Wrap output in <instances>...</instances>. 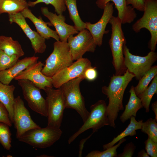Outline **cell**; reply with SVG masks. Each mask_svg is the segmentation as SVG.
<instances>
[{
	"mask_svg": "<svg viewBox=\"0 0 157 157\" xmlns=\"http://www.w3.org/2000/svg\"><path fill=\"white\" fill-rule=\"evenodd\" d=\"M8 17L10 23H14L17 24L29 39L35 53H42L45 51L46 48V39L30 28L21 12L8 15Z\"/></svg>",
	"mask_w": 157,
	"mask_h": 157,
	"instance_id": "5bb4252c",
	"label": "cell"
},
{
	"mask_svg": "<svg viewBox=\"0 0 157 157\" xmlns=\"http://www.w3.org/2000/svg\"><path fill=\"white\" fill-rule=\"evenodd\" d=\"M130 123L127 127L117 136L114 137L110 142L103 145L104 150L114 146L121 139L128 136H133L136 134V130L141 129L143 120L137 121L134 116L130 118Z\"/></svg>",
	"mask_w": 157,
	"mask_h": 157,
	"instance_id": "cb8c5ba5",
	"label": "cell"
},
{
	"mask_svg": "<svg viewBox=\"0 0 157 157\" xmlns=\"http://www.w3.org/2000/svg\"><path fill=\"white\" fill-rule=\"evenodd\" d=\"M0 122L4 123L11 126L12 123L9 117L8 112L5 107L0 102Z\"/></svg>",
	"mask_w": 157,
	"mask_h": 157,
	"instance_id": "e575fe53",
	"label": "cell"
},
{
	"mask_svg": "<svg viewBox=\"0 0 157 157\" xmlns=\"http://www.w3.org/2000/svg\"><path fill=\"white\" fill-rule=\"evenodd\" d=\"M109 23L111 25V34L109 41L113 58L112 64L115 71V75L123 74L127 69L124 65L123 48L126 40L122 28V22L119 18L113 16Z\"/></svg>",
	"mask_w": 157,
	"mask_h": 157,
	"instance_id": "7a4b0ae2",
	"label": "cell"
},
{
	"mask_svg": "<svg viewBox=\"0 0 157 157\" xmlns=\"http://www.w3.org/2000/svg\"><path fill=\"white\" fill-rule=\"evenodd\" d=\"M142 17L132 26L136 33L143 28L149 31L151 39L148 47L151 51H155L157 44V0H146Z\"/></svg>",
	"mask_w": 157,
	"mask_h": 157,
	"instance_id": "8992f818",
	"label": "cell"
},
{
	"mask_svg": "<svg viewBox=\"0 0 157 157\" xmlns=\"http://www.w3.org/2000/svg\"><path fill=\"white\" fill-rule=\"evenodd\" d=\"M126 0H97L96 2L100 8L103 9L108 2L111 1L115 5L118 11L117 17L121 20L122 24H130L137 17L134 9L131 6L127 5Z\"/></svg>",
	"mask_w": 157,
	"mask_h": 157,
	"instance_id": "d6986e66",
	"label": "cell"
},
{
	"mask_svg": "<svg viewBox=\"0 0 157 157\" xmlns=\"http://www.w3.org/2000/svg\"><path fill=\"white\" fill-rule=\"evenodd\" d=\"M39 57L33 56L19 60L9 68L0 71V82L9 85L19 73L31 65L37 62Z\"/></svg>",
	"mask_w": 157,
	"mask_h": 157,
	"instance_id": "ac0fdd59",
	"label": "cell"
},
{
	"mask_svg": "<svg viewBox=\"0 0 157 157\" xmlns=\"http://www.w3.org/2000/svg\"><path fill=\"white\" fill-rule=\"evenodd\" d=\"M84 79L83 76H81L65 83L60 87L64 96L65 108L75 110L83 122L90 113L86 108L84 99L80 88V83Z\"/></svg>",
	"mask_w": 157,
	"mask_h": 157,
	"instance_id": "277c9868",
	"label": "cell"
},
{
	"mask_svg": "<svg viewBox=\"0 0 157 157\" xmlns=\"http://www.w3.org/2000/svg\"><path fill=\"white\" fill-rule=\"evenodd\" d=\"M105 101L99 100L90 107V112L83 124L78 130L72 135L68 140L69 144L73 142L80 134L90 129L94 133L105 126H109Z\"/></svg>",
	"mask_w": 157,
	"mask_h": 157,
	"instance_id": "ba28073f",
	"label": "cell"
},
{
	"mask_svg": "<svg viewBox=\"0 0 157 157\" xmlns=\"http://www.w3.org/2000/svg\"><path fill=\"white\" fill-rule=\"evenodd\" d=\"M13 123L16 129L18 139L29 130L40 127L32 119L23 101L19 96L15 99Z\"/></svg>",
	"mask_w": 157,
	"mask_h": 157,
	"instance_id": "7c38bea8",
	"label": "cell"
},
{
	"mask_svg": "<svg viewBox=\"0 0 157 157\" xmlns=\"http://www.w3.org/2000/svg\"><path fill=\"white\" fill-rule=\"evenodd\" d=\"M0 50L9 56H16L19 58L24 54L18 41L4 35H0Z\"/></svg>",
	"mask_w": 157,
	"mask_h": 157,
	"instance_id": "603a6c76",
	"label": "cell"
},
{
	"mask_svg": "<svg viewBox=\"0 0 157 157\" xmlns=\"http://www.w3.org/2000/svg\"><path fill=\"white\" fill-rule=\"evenodd\" d=\"M41 10L42 14L49 19L52 25L55 28L60 41L67 42L70 35L79 32L74 26L65 22V18L63 14L57 15L56 13L50 12L46 7H42Z\"/></svg>",
	"mask_w": 157,
	"mask_h": 157,
	"instance_id": "e0dca14e",
	"label": "cell"
},
{
	"mask_svg": "<svg viewBox=\"0 0 157 157\" xmlns=\"http://www.w3.org/2000/svg\"><path fill=\"white\" fill-rule=\"evenodd\" d=\"M97 76V72L96 67H93L92 66L87 68L83 74L84 79L89 81H92L95 80Z\"/></svg>",
	"mask_w": 157,
	"mask_h": 157,
	"instance_id": "8d00e7d4",
	"label": "cell"
},
{
	"mask_svg": "<svg viewBox=\"0 0 157 157\" xmlns=\"http://www.w3.org/2000/svg\"><path fill=\"white\" fill-rule=\"evenodd\" d=\"M146 0H126L127 5H131L134 9L143 12Z\"/></svg>",
	"mask_w": 157,
	"mask_h": 157,
	"instance_id": "74e56055",
	"label": "cell"
},
{
	"mask_svg": "<svg viewBox=\"0 0 157 157\" xmlns=\"http://www.w3.org/2000/svg\"><path fill=\"white\" fill-rule=\"evenodd\" d=\"M129 92L130 96L129 101L125 106L124 111L120 117L121 121L123 123L130 119L131 116L135 117L138 111L143 107L140 99L135 92L133 85L131 87Z\"/></svg>",
	"mask_w": 157,
	"mask_h": 157,
	"instance_id": "7402d4cb",
	"label": "cell"
},
{
	"mask_svg": "<svg viewBox=\"0 0 157 157\" xmlns=\"http://www.w3.org/2000/svg\"><path fill=\"white\" fill-rule=\"evenodd\" d=\"M157 93V75L153 78L150 85L139 95L143 107L146 113L149 111L151 101L154 95Z\"/></svg>",
	"mask_w": 157,
	"mask_h": 157,
	"instance_id": "4316f807",
	"label": "cell"
},
{
	"mask_svg": "<svg viewBox=\"0 0 157 157\" xmlns=\"http://www.w3.org/2000/svg\"><path fill=\"white\" fill-rule=\"evenodd\" d=\"M147 153L151 157H157V142L152 140L149 138L144 142Z\"/></svg>",
	"mask_w": 157,
	"mask_h": 157,
	"instance_id": "836d02e7",
	"label": "cell"
},
{
	"mask_svg": "<svg viewBox=\"0 0 157 157\" xmlns=\"http://www.w3.org/2000/svg\"><path fill=\"white\" fill-rule=\"evenodd\" d=\"M138 157H149V156L147 152H146L144 149H142L138 153Z\"/></svg>",
	"mask_w": 157,
	"mask_h": 157,
	"instance_id": "ab89813d",
	"label": "cell"
},
{
	"mask_svg": "<svg viewBox=\"0 0 157 157\" xmlns=\"http://www.w3.org/2000/svg\"><path fill=\"white\" fill-rule=\"evenodd\" d=\"M15 88V87L13 85L5 84L0 82V102L6 109L10 119L12 123L15 99L14 92Z\"/></svg>",
	"mask_w": 157,
	"mask_h": 157,
	"instance_id": "44dd1931",
	"label": "cell"
},
{
	"mask_svg": "<svg viewBox=\"0 0 157 157\" xmlns=\"http://www.w3.org/2000/svg\"><path fill=\"white\" fill-rule=\"evenodd\" d=\"M69 12V17L78 31L85 29L86 23L83 22L79 15L76 5V0H64Z\"/></svg>",
	"mask_w": 157,
	"mask_h": 157,
	"instance_id": "484cf974",
	"label": "cell"
},
{
	"mask_svg": "<svg viewBox=\"0 0 157 157\" xmlns=\"http://www.w3.org/2000/svg\"><path fill=\"white\" fill-rule=\"evenodd\" d=\"M21 13L25 18L29 19L34 24L37 32L45 39L53 38L56 41L60 40V39L56 31H54L48 26L47 24L52 25L49 23L44 22L41 17L38 18L32 13L28 8L22 11Z\"/></svg>",
	"mask_w": 157,
	"mask_h": 157,
	"instance_id": "ffe728a7",
	"label": "cell"
},
{
	"mask_svg": "<svg viewBox=\"0 0 157 157\" xmlns=\"http://www.w3.org/2000/svg\"><path fill=\"white\" fill-rule=\"evenodd\" d=\"M44 90L47 95V126L60 128L66 108L62 90L60 88L47 87Z\"/></svg>",
	"mask_w": 157,
	"mask_h": 157,
	"instance_id": "52a82bcc",
	"label": "cell"
},
{
	"mask_svg": "<svg viewBox=\"0 0 157 157\" xmlns=\"http://www.w3.org/2000/svg\"><path fill=\"white\" fill-rule=\"evenodd\" d=\"M67 41L73 61L82 58L87 52H94L97 46L91 34L86 29L75 36L70 35Z\"/></svg>",
	"mask_w": 157,
	"mask_h": 157,
	"instance_id": "8fae6325",
	"label": "cell"
},
{
	"mask_svg": "<svg viewBox=\"0 0 157 157\" xmlns=\"http://www.w3.org/2000/svg\"><path fill=\"white\" fill-rule=\"evenodd\" d=\"M124 138L120 140L118 144L115 145L104 150L100 151L94 150L88 153L86 157H117V150L122 143L126 141Z\"/></svg>",
	"mask_w": 157,
	"mask_h": 157,
	"instance_id": "f546056e",
	"label": "cell"
},
{
	"mask_svg": "<svg viewBox=\"0 0 157 157\" xmlns=\"http://www.w3.org/2000/svg\"><path fill=\"white\" fill-rule=\"evenodd\" d=\"M62 134L60 128L47 126L44 128L29 130L18 140L34 147L44 149L53 145L60 138Z\"/></svg>",
	"mask_w": 157,
	"mask_h": 157,
	"instance_id": "5b68a950",
	"label": "cell"
},
{
	"mask_svg": "<svg viewBox=\"0 0 157 157\" xmlns=\"http://www.w3.org/2000/svg\"><path fill=\"white\" fill-rule=\"evenodd\" d=\"M135 76L127 70L123 75L114 74L108 86L102 88V92L107 96L109 102L106 107L109 126L115 127V121L118 113L124 109L123 99L125 89Z\"/></svg>",
	"mask_w": 157,
	"mask_h": 157,
	"instance_id": "6da1fadb",
	"label": "cell"
},
{
	"mask_svg": "<svg viewBox=\"0 0 157 157\" xmlns=\"http://www.w3.org/2000/svg\"><path fill=\"white\" fill-rule=\"evenodd\" d=\"M157 75V66H152L139 80L138 85L134 87L135 92L137 96L140 94L148 87L149 83Z\"/></svg>",
	"mask_w": 157,
	"mask_h": 157,
	"instance_id": "83f0119b",
	"label": "cell"
},
{
	"mask_svg": "<svg viewBox=\"0 0 157 157\" xmlns=\"http://www.w3.org/2000/svg\"><path fill=\"white\" fill-rule=\"evenodd\" d=\"M152 110L155 114V119L157 122V102L155 101L152 104Z\"/></svg>",
	"mask_w": 157,
	"mask_h": 157,
	"instance_id": "f35d334b",
	"label": "cell"
},
{
	"mask_svg": "<svg viewBox=\"0 0 157 157\" xmlns=\"http://www.w3.org/2000/svg\"><path fill=\"white\" fill-rule=\"evenodd\" d=\"M17 81L22 89L24 98L29 107L34 112L47 117L46 100L41 94V89L28 80Z\"/></svg>",
	"mask_w": 157,
	"mask_h": 157,
	"instance_id": "30bf717a",
	"label": "cell"
},
{
	"mask_svg": "<svg viewBox=\"0 0 157 157\" xmlns=\"http://www.w3.org/2000/svg\"><path fill=\"white\" fill-rule=\"evenodd\" d=\"M123 53L127 70L134 75L138 80L151 68L157 60V53L154 51H151L144 56L132 54L126 44L123 46Z\"/></svg>",
	"mask_w": 157,
	"mask_h": 157,
	"instance_id": "9c48e42d",
	"label": "cell"
},
{
	"mask_svg": "<svg viewBox=\"0 0 157 157\" xmlns=\"http://www.w3.org/2000/svg\"><path fill=\"white\" fill-rule=\"evenodd\" d=\"M19 58L16 56H9L0 50V71L11 67Z\"/></svg>",
	"mask_w": 157,
	"mask_h": 157,
	"instance_id": "d6a6232c",
	"label": "cell"
},
{
	"mask_svg": "<svg viewBox=\"0 0 157 157\" xmlns=\"http://www.w3.org/2000/svg\"><path fill=\"white\" fill-rule=\"evenodd\" d=\"M26 0H0V14L6 13L14 15L28 8Z\"/></svg>",
	"mask_w": 157,
	"mask_h": 157,
	"instance_id": "d4e9b609",
	"label": "cell"
},
{
	"mask_svg": "<svg viewBox=\"0 0 157 157\" xmlns=\"http://www.w3.org/2000/svg\"><path fill=\"white\" fill-rule=\"evenodd\" d=\"M9 126L6 124L0 122V143L8 150H10L12 147L11 134Z\"/></svg>",
	"mask_w": 157,
	"mask_h": 157,
	"instance_id": "1f68e13d",
	"label": "cell"
},
{
	"mask_svg": "<svg viewBox=\"0 0 157 157\" xmlns=\"http://www.w3.org/2000/svg\"><path fill=\"white\" fill-rule=\"evenodd\" d=\"M113 3H108L103 8V14L100 19L96 23L91 24L86 22L85 29L88 30L92 36L95 43L99 46L102 44L104 34L108 31L105 30L106 26L113 16L114 12Z\"/></svg>",
	"mask_w": 157,
	"mask_h": 157,
	"instance_id": "2e32d148",
	"label": "cell"
},
{
	"mask_svg": "<svg viewBox=\"0 0 157 157\" xmlns=\"http://www.w3.org/2000/svg\"><path fill=\"white\" fill-rule=\"evenodd\" d=\"M91 66L90 61L87 58H82L76 60L51 77L53 87L58 88L65 83L83 76L85 69Z\"/></svg>",
	"mask_w": 157,
	"mask_h": 157,
	"instance_id": "4fadbf2b",
	"label": "cell"
},
{
	"mask_svg": "<svg viewBox=\"0 0 157 157\" xmlns=\"http://www.w3.org/2000/svg\"><path fill=\"white\" fill-rule=\"evenodd\" d=\"M44 3L47 5H51L54 8L55 12L58 14H63L66 9L64 0H36L34 1H29V6L33 7L37 4Z\"/></svg>",
	"mask_w": 157,
	"mask_h": 157,
	"instance_id": "4dcf8cb0",
	"label": "cell"
},
{
	"mask_svg": "<svg viewBox=\"0 0 157 157\" xmlns=\"http://www.w3.org/2000/svg\"><path fill=\"white\" fill-rule=\"evenodd\" d=\"M136 147L134 144L131 142L126 145L124 148L123 151L117 155L119 157H131L133 156Z\"/></svg>",
	"mask_w": 157,
	"mask_h": 157,
	"instance_id": "d590c367",
	"label": "cell"
},
{
	"mask_svg": "<svg viewBox=\"0 0 157 157\" xmlns=\"http://www.w3.org/2000/svg\"><path fill=\"white\" fill-rule=\"evenodd\" d=\"M73 63L67 42H55L53 49L47 59L42 72L51 77L57 73L71 65Z\"/></svg>",
	"mask_w": 157,
	"mask_h": 157,
	"instance_id": "3957f363",
	"label": "cell"
},
{
	"mask_svg": "<svg viewBox=\"0 0 157 157\" xmlns=\"http://www.w3.org/2000/svg\"><path fill=\"white\" fill-rule=\"evenodd\" d=\"M141 129V131L147 134L152 140L157 142V123L155 119L150 118L143 122Z\"/></svg>",
	"mask_w": 157,
	"mask_h": 157,
	"instance_id": "f1b7e54d",
	"label": "cell"
},
{
	"mask_svg": "<svg viewBox=\"0 0 157 157\" xmlns=\"http://www.w3.org/2000/svg\"><path fill=\"white\" fill-rule=\"evenodd\" d=\"M44 66L42 61H37L19 73L14 79L28 80L40 89L44 90L47 87H53L51 78L45 76L42 72Z\"/></svg>",
	"mask_w": 157,
	"mask_h": 157,
	"instance_id": "9a60e30c",
	"label": "cell"
}]
</instances>
